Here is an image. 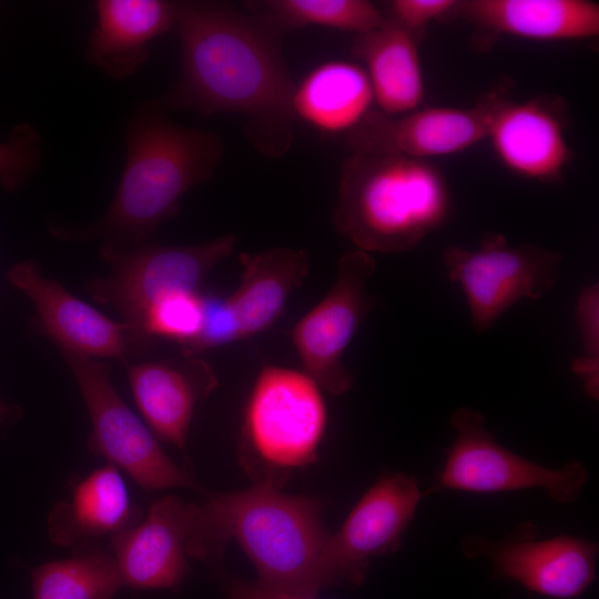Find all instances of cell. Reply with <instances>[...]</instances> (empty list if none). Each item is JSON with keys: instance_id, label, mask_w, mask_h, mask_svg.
<instances>
[{"instance_id": "obj_1", "label": "cell", "mask_w": 599, "mask_h": 599, "mask_svg": "<svg viewBox=\"0 0 599 599\" xmlns=\"http://www.w3.org/2000/svg\"><path fill=\"white\" fill-rule=\"evenodd\" d=\"M174 28L181 73L164 103L202 115H244L263 153H283L292 139L295 87L283 57V31L217 1H177Z\"/></svg>"}, {"instance_id": "obj_2", "label": "cell", "mask_w": 599, "mask_h": 599, "mask_svg": "<svg viewBox=\"0 0 599 599\" xmlns=\"http://www.w3.org/2000/svg\"><path fill=\"white\" fill-rule=\"evenodd\" d=\"M324 502L270 485L210 495L196 507L187 556L214 561L235 540L256 569L257 587L290 596L316 597L331 587L325 548L331 536Z\"/></svg>"}, {"instance_id": "obj_3", "label": "cell", "mask_w": 599, "mask_h": 599, "mask_svg": "<svg viewBox=\"0 0 599 599\" xmlns=\"http://www.w3.org/2000/svg\"><path fill=\"white\" fill-rule=\"evenodd\" d=\"M125 148L124 169L102 217L84 226L51 227L52 235L73 242L101 238L120 247L148 242L177 214L182 197L214 174L224 153L216 133L181 126L155 104L132 114Z\"/></svg>"}, {"instance_id": "obj_4", "label": "cell", "mask_w": 599, "mask_h": 599, "mask_svg": "<svg viewBox=\"0 0 599 599\" xmlns=\"http://www.w3.org/2000/svg\"><path fill=\"white\" fill-rule=\"evenodd\" d=\"M449 205L447 181L428 160L351 153L341 165L333 222L356 250L400 253L438 227Z\"/></svg>"}, {"instance_id": "obj_5", "label": "cell", "mask_w": 599, "mask_h": 599, "mask_svg": "<svg viewBox=\"0 0 599 599\" xmlns=\"http://www.w3.org/2000/svg\"><path fill=\"white\" fill-rule=\"evenodd\" d=\"M326 427L322 388L302 369L264 365L244 407L240 463L254 484L281 489L317 460Z\"/></svg>"}, {"instance_id": "obj_6", "label": "cell", "mask_w": 599, "mask_h": 599, "mask_svg": "<svg viewBox=\"0 0 599 599\" xmlns=\"http://www.w3.org/2000/svg\"><path fill=\"white\" fill-rule=\"evenodd\" d=\"M236 245L234 234L191 245L150 241L124 247L103 245L101 253L110 273L89 281L87 292L98 303L114 308L122 322L151 345L144 327L153 305L175 292H197L206 275L230 257Z\"/></svg>"}, {"instance_id": "obj_7", "label": "cell", "mask_w": 599, "mask_h": 599, "mask_svg": "<svg viewBox=\"0 0 599 599\" xmlns=\"http://www.w3.org/2000/svg\"><path fill=\"white\" fill-rule=\"evenodd\" d=\"M79 386L91 419L89 448L124 470L146 490L201 487L162 449L154 434L116 393L109 366L60 349Z\"/></svg>"}, {"instance_id": "obj_8", "label": "cell", "mask_w": 599, "mask_h": 599, "mask_svg": "<svg viewBox=\"0 0 599 599\" xmlns=\"http://www.w3.org/2000/svg\"><path fill=\"white\" fill-rule=\"evenodd\" d=\"M376 270L372 254L355 250L336 263L328 292L291 331L302 370L332 395L347 393L354 382L344 354L373 307L366 286Z\"/></svg>"}, {"instance_id": "obj_9", "label": "cell", "mask_w": 599, "mask_h": 599, "mask_svg": "<svg viewBox=\"0 0 599 599\" xmlns=\"http://www.w3.org/2000/svg\"><path fill=\"white\" fill-rule=\"evenodd\" d=\"M449 280L464 290L474 329L486 332L514 303L541 297L556 282L561 257L534 245H510L488 234L476 250L444 252Z\"/></svg>"}, {"instance_id": "obj_10", "label": "cell", "mask_w": 599, "mask_h": 599, "mask_svg": "<svg viewBox=\"0 0 599 599\" xmlns=\"http://www.w3.org/2000/svg\"><path fill=\"white\" fill-rule=\"evenodd\" d=\"M456 433L438 479L439 488L470 493H502L544 488L551 498L576 500L588 480V469L570 461L549 469L500 446L486 429L479 412L460 407L450 419Z\"/></svg>"}, {"instance_id": "obj_11", "label": "cell", "mask_w": 599, "mask_h": 599, "mask_svg": "<svg viewBox=\"0 0 599 599\" xmlns=\"http://www.w3.org/2000/svg\"><path fill=\"white\" fill-rule=\"evenodd\" d=\"M423 497L416 479L387 473L354 506L325 548L331 587L364 582L370 559L397 551Z\"/></svg>"}, {"instance_id": "obj_12", "label": "cell", "mask_w": 599, "mask_h": 599, "mask_svg": "<svg viewBox=\"0 0 599 599\" xmlns=\"http://www.w3.org/2000/svg\"><path fill=\"white\" fill-rule=\"evenodd\" d=\"M487 95L486 139L499 162L528 180L559 181L572 159L566 136V102L554 94L511 101L498 89Z\"/></svg>"}, {"instance_id": "obj_13", "label": "cell", "mask_w": 599, "mask_h": 599, "mask_svg": "<svg viewBox=\"0 0 599 599\" xmlns=\"http://www.w3.org/2000/svg\"><path fill=\"white\" fill-rule=\"evenodd\" d=\"M488 115L487 94L469 108L427 106L400 115L372 110L344 138L351 153L428 160L465 151L485 140Z\"/></svg>"}, {"instance_id": "obj_14", "label": "cell", "mask_w": 599, "mask_h": 599, "mask_svg": "<svg viewBox=\"0 0 599 599\" xmlns=\"http://www.w3.org/2000/svg\"><path fill=\"white\" fill-rule=\"evenodd\" d=\"M9 282L34 305L41 327L60 349L124 364L151 345L123 322H115L45 277L33 261L14 264Z\"/></svg>"}, {"instance_id": "obj_15", "label": "cell", "mask_w": 599, "mask_h": 599, "mask_svg": "<svg viewBox=\"0 0 599 599\" xmlns=\"http://www.w3.org/2000/svg\"><path fill=\"white\" fill-rule=\"evenodd\" d=\"M197 505L169 495L146 517L111 536L112 556L123 585L134 589H174L190 573L187 540Z\"/></svg>"}, {"instance_id": "obj_16", "label": "cell", "mask_w": 599, "mask_h": 599, "mask_svg": "<svg viewBox=\"0 0 599 599\" xmlns=\"http://www.w3.org/2000/svg\"><path fill=\"white\" fill-rule=\"evenodd\" d=\"M473 556L490 558L494 576L512 580L531 592L556 599L579 597L593 581L597 547L570 536L545 540L518 539L487 544L475 539L466 547Z\"/></svg>"}, {"instance_id": "obj_17", "label": "cell", "mask_w": 599, "mask_h": 599, "mask_svg": "<svg viewBox=\"0 0 599 599\" xmlns=\"http://www.w3.org/2000/svg\"><path fill=\"white\" fill-rule=\"evenodd\" d=\"M125 364L134 400L154 436L185 451L197 404L217 386L199 357Z\"/></svg>"}, {"instance_id": "obj_18", "label": "cell", "mask_w": 599, "mask_h": 599, "mask_svg": "<svg viewBox=\"0 0 599 599\" xmlns=\"http://www.w3.org/2000/svg\"><path fill=\"white\" fill-rule=\"evenodd\" d=\"M87 58L116 79L130 77L149 57V44L175 27L177 1L99 0Z\"/></svg>"}, {"instance_id": "obj_19", "label": "cell", "mask_w": 599, "mask_h": 599, "mask_svg": "<svg viewBox=\"0 0 599 599\" xmlns=\"http://www.w3.org/2000/svg\"><path fill=\"white\" fill-rule=\"evenodd\" d=\"M453 14L483 31L537 41L599 34V4L589 0H458Z\"/></svg>"}, {"instance_id": "obj_20", "label": "cell", "mask_w": 599, "mask_h": 599, "mask_svg": "<svg viewBox=\"0 0 599 599\" xmlns=\"http://www.w3.org/2000/svg\"><path fill=\"white\" fill-rule=\"evenodd\" d=\"M237 288L229 296L240 325V341L267 331L282 316L292 294L306 281L309 253L274 246L242 257Z\"/></svg>"}, {"instance_id": "obj_21", "label": "cell", "mask_w": 599, "mask_h": 599, "mask_svg": "<svg viewBox=\"0 0 599 599\" xmlns=\"http://www.w3.org/2000/svg\"><path fill=\"white\" fill-rule=\"evenodd\" d=\"M352 54L367 73L378 111L400 115L418 109L425 82L417 39L394 21L355 37Z\"/></svg>"}, {"instance_id": "obj_22", "label": "cell", "mask_w": 599, "mask_h": 599, "mask_svg": "<svg viewBox=\"0 0 599 599\" xmlns=\"http://www.w3.org/2000/svg\"><path fill=\"white\" fill-rule=\"evenodd\" d=\"M373 90L359 63L331 60L313 68L292 94V113L325 134H346L372 111Z\"/></svg>"}, {"instance_id": "obj_23", "label": "cell", "mask_w": 599, "mask_h": 599, "mask_svg": "<svg viewBox=\"0 0 599 599\" xmlns=\"http://www.w3.org/2000/svg\"><path fill=\"white\" fill-rule=\"evenodd\" d=\"M138 514L118 468L108 464L83 478L68 501L53 507L48 519L49 537L59 546H69L113 536L133 526Z\"/></svg>"}, {"instance_id": "obj_24", "label": "cell", "mask_w": 599, "mask_h": 599, "mask_svg": "<svg viewBox=\"0 0 599 599\" xmlns=\"http://www.w3.org/2000/svg\"><path fill=\"white\" fill-rule=\"evenodd\" d=\"M31 579L33 599H112L124 586L112 554L93 545L37 567Z\"/></svg>"}, {"instance_id": "obj_25", "label": "cell", "mask_w": 599, "mask_h": 599, "mask_svg": "<svg viewBox=\"0 0 599 599\" xmlns=\"http://www.w3.org/2000/svg\"><path fill=\"white\" fill-rule=\"evenodd\" d=\"M254 13L281 31L304 27H323L339 31L367 33L380 27L386 18L367 0H268L255 2Z\"/></svg>"}, {"instance_id": "obj_26", "label": "cell", "mask_w": 599, "mask_h": 599, "mask_svg": "<svg viewBox=\"0 0 599 599\" xmlns=\"http://www.w3.org/2000/svg\"><path fill=\"white\" fill-rule=\"evenodd\" d=\"M203 319V295L197 292H175L160 300L150 309L145 321V334L154 342L166 338L181 348L197 336Z\"/></svg>"}, {"instance_id": "obj_27", "label": "cell", "mask_w": 599, "mask_h": 599, "mask_svg": "<svg viewBox=\"0 0 599 599\" xmlns=\"http://www.w3.org/2000/svg\"><path fill=\"white\" fill-rule=\"evenodd\" d=\"M576 317L583 354L572 363V370L582 379L587 394L599 396V288L586 286L577 301Z\"/></svg>"}, {"instance_id": "obj_28", "label": "cell", "mask_w": 599, "mask_h": 599, "mask_svg": "<svg viewBox=\"0 0 599 599\" xmlns=\"http://www.w3.org/2000/svg\"><path fill=\"white\" fill-rule=\"evenodd\" d=\"M40 141L37 130L24 123L11 131L7 142H0V182L4 189L17 190L38 169Z\"/></svg>"}, {"instance_id": "obj_29", "label": "cell", "mask_w": 599, "mask_h": 599, "mask_svg": "<svg viewBox=\"0 0 599 599\" xmlns=\"http://www.w3.org/2000/svg\"><path fill=\"white\" fill-rule=\"evenodd\" d=\"M240 342V325L230 297L203 295V319L195 339L181 348L182 356L199 357L202 353Z\"/></svg>"}, {"instance_id": "obj_30", "label": "cell", "mask_w": 599, "mask_h": 599, "mask_svg": "<svg viewBox=\"0 0 599 599\" xmlns=\"http://www.w3.org/2000/svg\"><path fill=\"white\" fill-rule=\"evenodd\" d=\"M458 0H392L388 2L394 21L417 40L433 21L453 16Z\"/></svg>"}, {"instance_id": "obj_31", "label": "cell", "mask_w": 599, "mask_h": 599, "mask_svg": "<svg viewBox=\"0 0 599 599\" xmlns=\"http://www.w3.org/2000/svg\"><path fill=\"white\" fill-rule=\"evenodd\" d=\"M224 586L227 599H316V597L290 596L268 591L255 583H247L233 577H225Z\"/></svg>"}, {"instance_id": "obj_32", "label": "cell", "mask_w": 599, "mask_h": 599, "mask_svg": "<svg viewBox=\"0 0 599 599\" xmlns=\"http://www.w3.org/2000/svg\"><path fill=\"white\" fill-rule=\"evenodd\" d=\"M12 414L11 408L0 402V423L9 418Z\"/></svg>"}]
</instances>
